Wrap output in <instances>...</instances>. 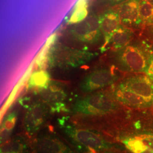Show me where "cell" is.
<instances>
[{
	"instance_id": "1",
	"label": "cell",
	"mask_w": 153,
	"mask_h": 153,
	"mask_svg": "<svg viewBox=\"0 0 153 153\" xmlns=\"http://www.w3.org/2000/svg\"><path fill=\"white\" fill-rule=\"evenodd\" d=\"M114 95L104 91L88 94L74 103L73 111L79 115L95 116L106 115L117 108Z\"/></svg>"
},
{
	"instance_id": "2",
	"label": "cell",
	"mask_w": 153,
	"mask_h": 153,
	"mask_svg": "<svg viewBox=\"0 0 153 153\" xmlns=\"http://www.w3.org/2000/svg\"><path fill=\"white\" fill-rule=\"evenodd\" d=\"M95 55L91 52L57 44L51 47L48 61L49 65L53 67L62 69L74 68L87 64Z\"/></svg>"
},
{
	"instance_id": "3",
	"label": "cell",
	"mask_w": 153,
	"mask_h": 153,
	"mask_svg": "<svg viewBox=\"0 0 153 153\" xmlns=\"http://www.w3.org/2000/svg\"><path fill=\"white\" fill-rule=\"evenodd\" d=\"M114 57L116 65L122 71L137 73L148 71L150 57L137 45L129 44L116 51Z\"/></svg>"
},
{
	"instance_id": "4",
	"label": "cell",
	"mask_w": 153,
	"mask_h": 153,
	"mask_svg": "<svg viewBox=\"0 0 153 153\" xmlns=\"http://www.w3.org/2000/svg\"><path fill=\"white\" fill-rule=\"evenodd\" d=\"M64 131L71 141L78 147L88 150L101 151L113 148L114 145L93 131L77 128L73 126H65Z\"/></svg>"
},
{
	"instance_id": "5",
	"label": "cell",
	"mask_w": 153,
	"mask_h": 153,
	"mask_svg": "<svg viewBox=\"0 0 153 153\" xmlns=\"http://www.w3.org/2000/svg\"><path fill=\"white\" fill-rule=\"evenodd\" d=\"M71 36L76 40L85 44L98 43L102 36L99 17L88 16L73 25L71 28Z\"/></svg>"
},
{
	"instance_id": "6",
	"label": "cell",
	"mask_w": 153,
	"mask_h": 153,
	"mask_svg": "<svg viewBox=\"0 0 153 153\" xmlns=\"http://www.w3.org/2000/svg\"><path fill=\"white\" fill-rule=\"evenodd\" d=\"M119 77L117 73L111 69H99L85 76L81 82L79 88L83 93H93L114 84Z\"/></svg>"
},
{
	"instance_id": "7",
	"label": "cell",
	"mask_w": 153,
	"mask_h": 153,
	"mask_svg": "<svg viewBox=\"0 0 153 153\" xmlns=\"http://www.w3.org/2000/svg\"><path fill=\"white\" fill-rule=\"evenodd\" d=\"M48 107L45 103L34 102L28 108L24 117V127L26 131L33 134L41 128L48 118Z\"/></svg>"
},
{
	"instance_id": "8",
	"label": "cell",
	"mask_w": 153,
	"mask_h": 153,
	"mask_svg": "<svg viewBox=\"0 0 153 153\" xmlns=\"http://www.w3.org/2000/svg\"><path fill=\"white\" fill-rule=\"evenodd\" d=\"M149 77L142 75L130 76L119 85L141 96L146 101L152 103L153 100V83Z\"/></svg>"
},
{
	"instance_id": "9",
	"label": "cell",
	"mask_w": 153,
	"mask_h": 153,
	"mask_svg": "<svg viewBox=\"0 0 153 153\" xmlns=\"http://www.w3.org/2000/svg\"><path fill=\"white\" fill-rule=\"evenodd\" d=\"M40 95L44 103L52 106L53 111L60 112L65 109L63 102L67 97V94L60 83L50 82L47 88L40 91Z\"/></svg>"
},
{
	"instance_id": "10",
	"label": "cell",
	"mask_w": 153,
	"mask_h": 153,
	"mask_svg": "<svg viewBox=\"0 0 153 153\" xmlns=\"http://www.w3.org/2000/svg\"><path fill=\"white\" fill-rule=\"evenodd\" d=\"M35 148L37 153H74L65 143L51 134L40 136L35 141Z\"/></svg>"
},
{
	"instance_id": "11",
	"label": "cell",
	"mask_w": 153,
	"mask_h": 153,
	"mask_svg": "<svg viewBox=\"0 0 153 153\" xmlns=\"http://www.w3.org/2000/svg\"><path fill=\"white\" fill-rule=\"evenodd\" d=\"M99 21L104 39V44L102 49H105L109 44L114 34L120 27V18L119 12L110 10L99 16Z\"/></svg>"
},
{
	"instance_id": "12",
	"label": "cell",
	"mask_w": 153,
	"mask_h": 153,
	"mask_svg": "<svg viewBox=\"0 0 153 153\" xmlns=\"http://www.w3.org/2000/svg\"><path fill=\"white\" fill-rule=\"evenodd\" d=\"M141 0H127L120 8L121 22L126 27L138 26L142 23L140 14Z\"/></svg>"
},
{
	"instance_id": "13",
	"label": "cell",
	"mask_w": 153,
	"mask_h": 153,
	"mask_svg": "<svg viewBox=\"0 0 153 153\" xmlns=\"http://www.w3.org/2000/svg\"><path fill=\"white\" fill-rule=\"evenodd\" d=\"M113 95L117 102L134 108H145L152 104L136 93L119 85L115 88Z\"/></svg>"
},
{
	"instance_id": "14",
	"label": "cell",
	"mask_w": 153,
	"mask_h": 153,
	"mask_svg": "<svg viewBox=\"0 0 153 153\" xmlns=\"http://www.w3.org/2000/svg\"><path fill=\"white\" fill-rule=\"evenodd\" d=\"M133 35V33L129 28L121 25L114 34L109 44L113 49L118 51L129 45Z\"/></svg>"
},
{
	"instance_id": "15",
	"label": "cell",
	"mask_w": 153,
	"mask_h": 153,
	"mask_svg": "<svg viewBox=\"0 0 153 153\" xmlns=\"http://www.w3.org/2000/svg\"><path fill=\"white\" fill-rule=\"evenodd\" d=\"M50 76L47 71H36L30 75L28 82V88L41 91L47 88L50 83Z\"/></svg>"
},
{
	"instance_id": "16",
	"label": "cell",
	"mask_w": 153,
	"mask_h": 153,
	"mask_svg": "<svg viewBox=\"0 0 153 153\" xmlns=\"http://www.w3.org/2000/svg\"><path fill=\"white\" fill-rule=\"evenodd\" d=\"M17 120V113L16 111L11 112L5 117L1 127V144L7 142L11 136Z\"/></svg>"
},
{
	"instance_id": "17",
	"label": "cell",
	"mask_w": 153,
	"mask_h": 153,
	"mask_svg": "<svg viewBox=\"0 0 153 153\" xmlns=\"http://www.w3.org/2000/svg\"><path fill=\"white\" fill-rule=\"evenodd\" d=\"M26 143L21 138L16 137L1 145V153H22L25 150Z\"/></svg>"
},
{
	"instance_id": "18",
	"label": "cell",
	"mask_w": 153,
	"mask_h": 153,
	"mask_svg": "<svg viewBox=\"0 0 153 153\" xmlns=\"http://www.w3.org/2000/svg\"><path fill=\"white\" fill-rule=\"evenodd\" d=\"M56 39V34H52L44 44V47L40 51V53L38 55L35 62L37 66L39 68H42L45 63L47 60L48 59L49 51L51 47L53 46V44L55 43V40Z\"/></svg>"
},
{
	"instance_id": "19",
	"label": "cell",
	"mask_w": 153,
	"mask_h": 153,
	"mask_svg": "<svg viewBox=\"0 0 153 153\" xmlns=\"http://www.w3.org/2000/svg\"><path fill=\"white\" fill-rule=\"evenodd\" d=\"M123 143L133 153H143L149 148L143 143L140 137L126 138L123 141Z\"/></svg>"
},
{
	"instance_id": "20",
	"label": "cell",
	"mask_w": 153,
	"mask_h": 153,
	"mask_svg": "<svg viewBox=\"0 0 153 153\" xmlns=\"http://www.w3.org/2000/svg\"><path fill=\"white\" fill-rule=\"evenodd\" d=\"M153 5L145 0H141L140 5V14L142 23H152Z\"/></svg>"
},
{
	"instance_id": "21",
	"label": "cell",
	"mask_w": 153,
	"mask_h": 153,
	"mask_svg": "<svg viewBox=\"0 0 153 153\" xmlns=\"http://www.w3.org/2000/svg\"><path fill=\"white\" fill-rule=\"evenodd\" d=\"M88 11L87 6L77 9H73L69 23L71 24H76L83 21L87 18Z\"/></svg>"
},
{
	"instance_id": "22",
	"label": "cell",
	"mask_w": 153,
	"mask_h": 153,
	"mask_svg": "<svg viewBox=\"0 0 153 153\" xmlns=\"http://www.w3.org/2000/svg\"><path fill=\"white\" fill-rule=\"evenodd\" d=\"M140 138L148 148L153 150V136H143Z\"/></svg>"
},
{
	"instance_id": "23",
	"label": "cell",
	"mask_w": 153,
	"mask_h": 153,
	"mask_svg": "<svg viewBox=\"0 0 153 153\" xmlns=\"http://www.w3.org/2000/svg\"><path fill=\"white\" fill-rule=\"evenodd\" d=\"M149 77L151 79H153V54L150 57V61H149V65L148 68V71L146 72Z\"/></svg>"
},
{
	"instance_id": "24",
	"label": "cell",
	"mask_w": 153,
	"mask_h": 153,
	"mask_svg": "<svg viewBox=\"0 0 153 153\" xmlns=\"http://www.w3.org/2000/svg\"><path fill=\"white\" fill-rule=\"evenodd\" d=\"M108 4L111 5H115L119 4H120L123 2L126 1L127 0H104Z\"/></svg>"
},
{
	"instance_id": "25",
	"label": "cell",
	"mask_w": 153,
	"mask_h": 153,
	"mask_svg": "<svg viewBox=\"0 0 153 153\" xmlns=\"http://www.w3.org/2000/svg\"><path fill=\"white\" fill-rule=\"evenodd\" d=\"M145 1H148V2L151 3L153 5V0H145Z\"/></svg>"
},
{
	"instance_id": "26",
	"label": "cell",
	"mask_w": 153,
	"mask_h": 153,
	"mask_svg": "<svg viewBox=\"0 0 153 153\" xmlns=\"http://www.w3.org/2000/svg\"><path fill=\"white\" fill-rule=\"evenodd\" d=\"M114 153V152H105V153Z\"/></svg>"
},
{
	"instance_id": "27",
	"label": "cell",
	"mask_w": 153,
	"mask_h": 153,
	"mask_svg": "<svg viewBox=\"0 0 153 153\" xmlns=\"http://www.w3.org/2000/svg\"><path fill=\"white\" fill-rule=\"evenodd\" d=\"M152 23H153V17H152Z\"/></svg>"
},
{
	"instance_id": "28",
	"label": "cell",
	"mask_w": 153,
	"mask_h": 153,
	"mask_svg": "<svg viewBox=\"0 0 153 153\" xmlns=\"http://www.w3.org/2000/svg\"><path fill=\"white\" fill-rule=\"evenodd\" d=\"M152 105H153V102H152Z\"/></svg>"
}]
</instances>
